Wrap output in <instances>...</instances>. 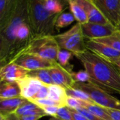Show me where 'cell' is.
I'll list each match as a JSON object with an SVG mask.
<instances>
[{
  "mask_svg": "<svg viewBox=\"0 0 120 120\" xmlns=\"http://www.w3.org/2000/svg\"><path fill=\"white\" fill-rule=\"evenodd\" d=\"M60 107L51 105V106H44L42 107L41 109L44 111V112L47 115V116H51V117H56V114L58 111Z\"/></svg>",
  "mask_w": 120,
  "mask_h": 120,
  "instance_id": "cell-33",
  "label": "cell"
},
{
  "mask_svg": "<svg viewBox=\"0 0 120 120\" xmlns=\"http://www.w3.org/2000/svg\"><path fill=\"white\" fill-rule=\"evenodd\" d=\"M72 77L75 82L78 83H88L91 82V78L89 73L84 70H80L79 72H71Z\"/></svg>",
  "mask_w": 120,
  "mask_h": 120,
  "instance_id": "cell-27",
  "label": "cell"
},
{
  "mask_svg": "<svg viewBox=\"0 0 120 120\" xmlns=\"http://www.w3.org/2000/svg\"><path fill=\"white\" fill-rule=\"evenodd\" d=\"M82 25V30L84 38L87 40H94L105 37L113 34L117 28L112 25H105L88 22Z\"/></svg>",
  "mask_w": 120,
  "mask_h": 120,
  "instance_id": "cell-8",
  "label": "cell"
},
{
  "mask_svg": "<svg viewBox=\"0 0 120 120\" xmlns=\"http://www.w3.org/2000/svg\"><path fill=\"white\" fill-rule=\"evenodd\" d=\"M11 62L18 65L28 71L42 68H51L57 63L31 53L19 54L15 57Z\"/></svg>",
  "mask_w": 120,
  "mask_h": 120,
  "instance_id": "cell-7",
  "label": "cell"
},
{
  "mask_svg": "<svg viewBox=\"0 0 120 120\" xmlns=\"http://www.w3.org/2000/svg\"><path fill=\"white\" fill-rule=\"evenodd\" d=\"M77 111H79V112H81L83 115H84L86 118H88L89 120H105L101 117H99L94 114H92L91 112H90L88 110H86L84 108L80 107L78 109H77Z\"/></svg>",
  "mask_w": 120,
  "mask_h": 120,
  "instance_id": "cell-32",
  "label": "cell"
},
{
  "mask_svg": "<svg viewBox=\"0 0 120 120\" xmlns=\"http://www.w3.org/2000/svg\"><path fill=\"white\" fill-rule=\"evenodd\" d=\"M73 88L84 91L95 103L103 108L120 110V100L91 82L88 83L75 82Z\"/></svg>",
  "mask_w": 120,
  "mask_h": 120,
  "instance_id": "cell-6",
  "label": "cell"
},
{
  "mask_svg": "<svg viewBox=\"0 0 120 120\" xmlns=\"http://www.w3.org/2000/svg\"><path fill=\"white\" fill-rule=\"evenodd\" d=\"M113 64L115 65H116V66L120 70V58H118V59H117V60L113 63Z\"/></svg>",
  "mask_w": 120,
  "mask_h": 120,
  "instance_id": "cell-37",
  "label": "cell"
},
{
  "mask_svg": "<svg viewBox=\"0 0 120 120\" xmlns=\"http://www.w3.org/2000/svg\"><path fill=\"white\" fill-rule=\"evenodd\" d=\"M50 73L53 84L61 86L65 89L72 88L75 83L71 72L58 63L50 68Z\"/></svg>",
  "mask_w": 120,
  "mask_h": 120,
  "instance_id": "cell-12",
  "label": "cell"
},
{
  "mask_svg": "<svg viewBox=\"0 0 120 120\" xmlns=\"http://www.w3.org/2000/svg\"><path fill=\"white\" fill-rule=\"evenodd\" d=\"M27 76L37 79L45 84H53V80L50 73V68H42L28 71Z\"/></svg>",
  "mask_w": 120,
  "mask_h": 120,
  "instance_id": "cell-20",
  "label": "cell"
},
{
  "mask_svg": "<svg viewBox=\"0 0 120 120\" xmlns=\"http://www.w3.org/2000/svg\"><path fill=\"white\" fill-rule=\"evenodd\" d=\"M86 47L88 50L97 54L101 58L113 63L117 59L120 58V51L112 47L94 40H86L85 41Z\"/></svg>",
  "mask_w": 120,
  "mask_h": 120,
  "instance_id": "cell-10",
  "label": "cell"
},
{
  "mask_svg": "<svg viewBox=\"0 0 120 120\" xmlns=\"http://www.w3.org/2000/svg\"><path fill=\"white\" fill-rule=\"evenodd\" d=\"M46 9L51 13L60 14L63 11L62 0H48L44 2Z\"/></svg>",
  "mask_w": 120,
  "mask_h": 120,
  "instance_id": "cell-25",
  "label": "cell"
},
{
  "mask_svg": "<svg viewBox=\"0 0 120 120\" xmlns=\"http://www.w3.org/2000/svg\"><path fill=\"white\" fill-rule=\"evenodd\" d=\"M20 120H39L43 117L41 115H22L18 117Z\"/></svg>",
  "mask_w": 120,
  "mask_h": 120,
  "instance_id": "cell-35",
  "label": "cell"
},
{
  "mask_svg": "<svg viewBox=\"0 0 120 120\" xmlns=\"http://www.w3.org/2000/svg\"><path fill=\"white\" fill-rule=\"evenodd\" d=\"M23 23H29L27 0H13L6 15L0 19V58L1 66L18 54L16 32Z\"/></svg>",
  "mask_w": 120,
  "mask_h": 120,
  "instance_id": "cell-1",
  "label": "cell"
},
{
  "mask_svg": "<svg viewBox=\"0 0 120 120\" xmlns=\"http://www.w3.org/2000/svg\"><path fill=\"white\" fill-rule=\"evenodd\" d=\"M85 8L89 18V22L105 25H112L101 12L93 0H79Z\"/></svg>",
  "mask_w": 120,
  "mask_h": 120,
  "instance_id": "cell-14",
  "label": "cell"
},
{
  "mask_svg": "<svg viewBox=\"0 0 120 120\" xmlns=\"http://www.w3.org/2000/svg\"><path fill=\"white\" fill-rule=\"evenodd\" d=\"M27 99L20 97L6 98H0V115H7L15 113L19 107Z\"/></svg>",
  "mask_w": 120,
  "mask_h": 120,
  "instance_id": "cell-15",
  "label": "cell"
},
{
  "mask_svg": "<svg viewBox=\"0 0 120 120\" xmlns=\"http://www.w3.org/2000/svg\"><path fill=\"white\" fill-rule=\"evenodd\" d=\"M106 112L110 115L112 120H120V110L111 109V108H105Z\"/></svg>",
  "mask_w": 120,
  "mask_h": 120,
  "instance_id": "cell-34",
  "label": "cell"
},
{
  "mask_svg": "<svg viewBox=\"0 0 120 120\" xmlns=\"http://www.w3.org/2000/svg\"><path fill=\"white\" fill-rule=\"evenodd\" d=\"M56 117L63 120H73L70 110L67 106L60 107Z\"/></svg>",
  "mask_w": 120,
  "mask_h": 120,
  "instance_id": "cell-28",
  "label": "cell"
},
{
  "mask_svg": "<svg viewBox=\"0 0 120 120\" xmlns=\"http://www.w3.org/2000/svg\"><path fill=\"white\" fill-rule=\"evenodd\" d=\"M94 41L105 44L112 47V49L118 51H120V31H119L117 29L111 35L105 37L94 39Z\"/></svg>",
  "mask_w": 120,
  "mask_h": 120,
  "instance_id": "cell-21",
  "label": "cell"
},
{
  "mask_svg": "<svg viewBox=\"0 0 120 120\" xmlns=\"http://www.w3.org/2000/svg\"><path fill=\"white\" fill-rule=\"evenodd\" d=\"M34 103H35L36 105H37L39 107H40L41 108L42 107L44 106H51V105H55V106H58V107H61L59 103H58L56 101H53L49 98H42V99H37L35 101H32Z\"/></svg>",
  "mask_w": 120,
  "mask_h": 120,
  "instance_id": "cell-29",
  "label": "cell"
},
{
  "mask_svg": "<svg viewBox=\"0 0 120 120\" xmlns=\"http://www.w3.org/2000/svg\"><path fill=\"white\" fill-rule=\"evenodd\" d=\"M20 96V89L17 82H1L0 98L6 99Z\"/></svg>",
  "mask_w": 120,
  "mask_h": 120,
  "instance_id": "cell-16",
  "label": "cell"
},
{
  "mask_svg": "<svg viewBox=\"0 0 120 120\" xmlns=\"http://www.w3.org/2000/svg\"><path fill=\"white\" fill-rule=\"evenodd\" d=\"M60 50V48L54 35H35L19 54L31 53L49 60L57 62V56Z\"/></svg>",
  "mask_w": 120,
  "mask_h": 120,
  "instance_id": "cell-4",
  "label": "cell"
},
{
  "mask_svg": "<svg viewBox=\"0 0 120 120\" xmlns=\"http://www.w3.org/2000/svg\"><path fill=\"white\" fill-rule=\"evenodd\" d=\"M49 120H61V119H60V118H58V117H51L50 119Z\"/></svg>",
  "mask_w": 120,
  "mask_h": 120,
  "instance_id": "cell-38",
  "label": "cell"
},
{
  "mask_svg": "<svg viewBox=\"0 0 120 120\" xmlns=\"http://www.w3.org/2000/svg\"><path fill=\"white\" fill-rule=\"evenodd\" d=\"M68 3L71 13L74 15L77 22L84 24L89 22L88 15L82 4L79 0H66Z\"/></svg>",
  "mask_w": 120,
  "mask_h": 120,
  "instance_id": "cell-18",
  "label": "cell"
},
{
  "mask_svg": "<svg viewBox=\"0 0 120 120\" xmlns=\"http://www.w3.org/2000/svg\"><path fill=\"white\" fill-rule=\"evenodd\" d=\"M17 82L18 83L20 89L21 96L28 101L33 99L44 84V83L37 79L28 76L17 81Z\"/></svg>",
  "mask_w": 120,
  "mask_h": 120,
  "instance_id": "cell-13",
  "label": "cell"
},
{
  "mask_svg": "<svg viewBox=\"0 0 120 120\" xmlns=\"http://www.w3.org/2000/svg\"><path fill=\"white\" fill-rule=\"evenodd\" d=\"M66 89L61 86L53 84L48 85V97L53 101L57 102L61 107L66 106L65 102L68 98Z\"/></svg>",
  "mask_w": 120,
  "mask_h": 120,
  "instance_id": "cell-17",
  "label": "cell"
},
{
  "mask_svg": "<svg viewBox=\"0 0 120 120\" xmlns=\"http://www.w3.org/2000/svg\"><path fill=\"white\" fill-rule=\"evenodd\" d=\"M116 28H117L119 31H120V23L118 25H117V27H116Z\"/></svg>",
  "mask_w": 120,
  "mask_h": 120,
  "instance_id": "cell-39",
  "label": "cell"
},
{
  "mask_svg": "<svg viewBox=\"0 0 120 120\" xmlns=\"http://www.w3.org/2000/svg\"><path fill=\"white\" fill-rule=\"evenodd\" d=\"M27 13L29 25L33 36L53 35L56 20L60 13H49L41 0H27Z\"/></svg>",
  "mask_w": 120,
  "mask_h": 120,
  "instance_id": "cell-3",
  "label": "cell"
},
{
  "mask_svg": "<svg viewBox=\"0 0 120 120\" xmlns=\"http://www.w3.org/2000/svg\"><path fill=\"white\" fill-rule=\"evenodd\" d=\"M74 56L89 73L91 82L108 93L120 94V70L115 65L88 49Z\"/></svg>",
  "mask_w": 120,
  "mask_h": 120,
  "instance_id": "cell-2",
  "label": "cell"
},
{
  "mask_svg": "<svg viewBox=\"0 0 120 120\" xmlns=\"http://www.w3.org/2000/svg\"><path fill=\"white\" fill-rule=\"evenodd\" d=\"M37 108H39V106L37 105H36L35 103H34L33 102H32L30 101L26 100L19 107V108L15 111V114L18 117H20V116L24 115L26 112H29V111H30L32 110L36 109Z\"/></svg>",
  "mask_w": 120,
  "mask_h": 120,
  "instance_id": "cell-26",
  "label": "cell"
},
{
  "mask_svg": "<svg viewBox=\"0 0 120 120\" xmlns=\"http://www.w3.org/2000/svg\"><path fill=\"white\" fill-rule=\"evenodd\" d=\"M80 103H81V107L86 108L92 114L105 120H112L110 115L106 112L105 108L95 103H89V102H85L82 101H80Z\"/></svg>",
  "mask_w": 120,
  "mask_h": 120,
  "instance_id": "cell-19",
  "label": "cell"
},
{
  "mask_svg": "<svg viewBox=\"0 0 120 120\" xmlns=\"http://www.w3.org/2000/svg\"><path fill=\"white\" fill-rule=\"evenodd\" d=\"M0 120H20V119L15 113H12L7 115H0Z\"/></svg>",
  "mask_w": 120,
  "mask_h": 120,
  "instance_id": "cell-36",
  "label": "cell"
},
{
  "mask_svg": "<svg viewBox=\"0 0 120 120\" xmlns=\"http://www.w3.org/2000/svg\"><path fill=\"white\" fill-rule=\"evenodd\" d=\"M60 49L68 50L73 55L86 51L84 37L82 30V25L77 22L68 31L54 35Z\"/></svg>",
  "mask_w": 120,
  "mask_h": 120,
  "instance_id": "cell-5",
  "label": "cell"
},
{
  "mask_svg": "<svg viewBox=\"0 0 120 120\" xmlns=\"http://www.w3.org/2000/svg\"><path fill=\"white\" fill-rule=\"evenodd\" d=\"M75 20V18L71 13H61L56 20V29L59 31L60 29L64 28L72 24Z\"/></svg>",
  "mask_w": 120,
  "mask_h": 120,
  "instance_id": "cell-23",
  "label": "cell"
},
{
  "mask_svg": "<svg viewBox=\"0 0 120 120\" xmlns=\"http://www.w3.org/2000/svg\"><path fill=\"white\" fill-rule=\"evenodd\" d=\"M66 92L68 96L73 97L75 98H77L78 100L85 101V102H89V103H94L90 96L84 91L76 89V88H69L66 89Z\"/></svg>",
  "mask_w": 120,
  "mask_h": 120,
  "instance_id": "cell-24",
  "label": "cell"
},
{
  "mask_svg": "<svg viewBox=\"0 0 120 120\" xmlns=\"http://www.w3.org/2000/svg\"><path fill=\"white\" fill-rule=\"evenodd\" d=\"M28 70L18 65L10 62L1 67V82H17L27 76Z\"/></svg>",
  "mask_w": 120,
  "mask_h": 120,
  "instance_id": "cell-11",
  "label": "cell"
},
{
  "mask_svg": "<svg viewBox=\"0 0 120 120\" xmlns=\"http://www.w3.org/2000/svg\"><path fill=\"white\" fill-rule=\"evenodd\" d=\"M48 97V84H44L40 88L39 91L37 92V94L35 95V96L33 98L32 100L30 101H33L37 99H42V98H46Z\"/></svg>",
  "mask_w": 120,
  "mask_h": 120,
  "instance_id": "cell-31",
  "label": "cell"
},
{
  "mask_svg": "<svg viewBox=\"0 0 120 120\" xmlns=\"http://www.w3.org/2000/svg\"><path fill=\"white\" fill-rule=\"evenodd\" d=\"M65 105L69 108L77 110L81 107V103L80 101L77 98H75L71 96H68L65 102Z\"/></svg>",
  "mask_w": 120,
  "mask_h": 120,
  "instance_id": "cell-30",
  "label": "cell"
},
{
  "mask_svg": "<svg viewBox=\"0 0 120 120\" xmlns=\"http://www.w3.org/2000/svg\"><path fill=\"white\" fill-rule=\"evenodd\" d=\"M43 2H45V1H48V0H41Z\"/></svg>",
  "mask_w": 120,
  "mask_h": 120,
  "instance_id": "cell-40",
  "label": "cell"
},
{
  "mask_svg": "<svg viewBox=\"0 0 120 120\" xmlns=\"http://www.w3.org/2000/svg\"><path fill=\"white\" fill-rule=\"evenodd\" d=\"M72 55V53L68 50L60 49L57 56V63L70 72H72L71 70L72 66L70 64V60Z\"/></svg>",
  "mask_w": 120,
  "mask_h": 120,
  "instance_id": "cell-22",
  "label": "cell"
},
{
  "mask_svg": "<svg viewBox=\"0 0 120 120\" xmlns=\"http://www.w3.org/2000/svg\"><path fill=\"white\" fill-rule=\"evenodd\" d=\"M101 12L117 27L120 23V0H93Z\"/></svg>",
  "mask_w": 120,
  "mask_h": 120,
  "instance_id": "cell-9",
  "label": "cell"
}]
</instances>
